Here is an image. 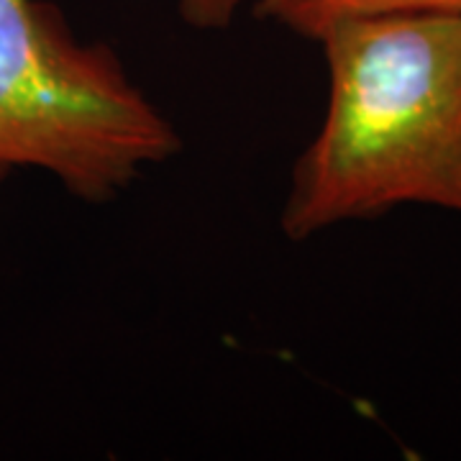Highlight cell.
<instances>
[{
	"label": "cell",
	"instance_id": "obj_4",
	"mask_svg": "<svg viewBox=\"0 0 461 461\" xmlns=\"http://www.w3.org/2000/svg\"><path fill=\"white\" fill-rule=\"evenodd\" d=\"M249 0H177L182 18L203 32L226 29Z\"/></svg>",
	"mask_w": 461,
	"mask_h": 461
},
{
	"label": "cell",
	"instance_id": "obj_1",
	"mask_svg": "<svg viewBox=\"0 0 461 461\" xmlns=\"http://www.w3.org/2000/svg\"><path fill=\"white\" fill-rule=\"evenodd\" d=\"M318 44L329 105L293 169L285 233L303 241L397 205L461 215V14L351 18Z\"/></svg>",
	"mask_w": 461,
	"mask_h": 461
},
{
	"label": "cell",
	"instance_id": "obj_2",
	"mask_svg": "<svg viewBox=\"0 0 461 461\" xmlns=\"http://www.w3.org/2000/svg\"><path fill=\"white\" fill-rule=\"evenodd\" d=\"M180 151L175 126L108 44L77 39L41 0H0V177L50 172L105 203Z\"/></svg>",
	"mask_w": 461,
	"mask_h": 461
},
{
	"label": "cell",
	"instance_id": "obj_3",
	"mask_svg": "<svg viewBox=\"0 0 461 461\" xmlns=\"http://www.w3.org/2000/svg\"><path fill=\"white\" fill-rule=\"evenodd\" d=\"M257 11L287 32L321 41L336 23L351 18L461 14V0H259Z\"/></svg>",
	"mask_w": 461,
	"mask_h": 461
}]
</instances>
